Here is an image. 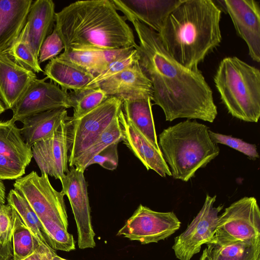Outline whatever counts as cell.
<instances>
[{
	"instance_id": "obj_1",
	"label": "cell",
	"mask_w": 260,
	"mask_h": 260,
	"mask_svg": "<svg viewBox=\"0 0 260 260\" xmlns=\"http://www.w3.org/2000/svg\"><path fill=\"white\" fill-rule=\"evenodd\" d=\"M132 24L139 45V63L150 80L152 101L162 110L166 120L181 118L213 122L217 115L213 92L202 72L175 60L165 49L159 34L121 6L117 8Z\"/></svg>"
},
{
	"instance_id": "obj_2",
	"label": "cell",
	"mask_w": 260,
	"mask_h": 260,
	"mask_svg": "<svg viewBox=\"0 0 260 260\" xmlns=\"http://www.w3.org/2000/svg\"><path fill=\"white\" fill-rule=\"evenodd\" d=\"M111 0L79 1L55 14L54 28L64 49H119L133 47V30Z\"/></svg>"
},
{
	"instance_id": "obj_3",
	"label": "cell",
	"mask_w": 260,
	"mask_h": 260,
	"mask_svg": "<svg viewBox=\"0 0 260 260\" xmlns=\"http://www.w3.org/2000/svg\"><path fill=\"white\" fill-rule=\"evenodd\" d=\"M221 10L212 0H183L158 34L165 49L192 71L221 43Z\"/></svg>"
},
{
	"instance_id": "obj_4",
	"label": "cell",
	"mask_w": 260,
	"mask_h": 260,
	"mask_svg": "<svg viewBox=\"0 0 260 260\" xmlns=\"http://www.w3.org/2000/svg\"><path fill=\"white\" fill-rule=\"evenodd\" d=\"M209 127L197 120L187 119L164 129L158 144L176 179L188 181L219 154L217 144L211 139Z\"/></svg>"
},
{
	"instance_id": "obj_5",
	"label": "cell",
	"mask_w": 260,
	"mask_h": 260,
	"mask_svg": "<svg viewBox=\"0 0 260 260\" xmlns=\"http://www.w3.org/2000/svg\"><path fill=\"white\" fill-rule=\"evenodd\" d=\"M13 186L26 199L36 214L50 246L55 250H75V241L68 231L64 194L54 188L48 175L41 173L40 176L32 171L16 179Z\"/></svg>"
},
{
	"instance_id": "obj_6",
	"label": "cell",
	"mask_w": 260,
	"mask_h": 260,
	"mask_svg": "<svg viewBox=\"0 0 260 260\" xmlns=\"http://www.w3.org/2000/svg\"><path fill=\"white\" fill-rule=\"evenodd\" d=\"M221 102L232 116L249 122L260 117V71L237 57L220 62L214 76Z\"/></svg>"
},
{
	"instance_id": "obj_7",
	"label": "cell",
	"mask_w": 260,
	"mask_h": 260,
	"mask_svg": "<svg viewBox=\"0 0 260 260\" xmlns=\"http://www.w3.org/2000/svg\"><path fill=\"white\" fill-rule=\"evenodd\" d=\"M258 241H260L258 205L254 197H245L233 203L219 215L214 234L209 242L223 244Z\"/></svg>"
},
{
	"instance_id": "obj_8",
	"label": "cell",
	"mask_w": 260,
	"mask_h": 260,
	"mask_svg": "<svg viewBox=\"0 0 260 260\" xmlns=\"http://www.w3.org/2000/svg\"><path fill=\"white\" fill-rule=\"evenodd\" d=\"M122 106L120 99L109 96L94 109L76 120H72L69 156L70 167L118 116Z\"/></svg>"
},
{
	"instance_id": "obj_9",
	"label": "cell",
	"mask_w": 260,
	"mask_h": 260,
	"mask_svg": "<svg viewBox=\"0 0 260 260\" xmlns=\"http://www.w3.org/2000/svg\"><path fill=\"white\" fill-rule=\"evenodd\" d=\"M181 222L173 211L158 212L140 205L117 235L142 244L157 243L178 230Z\"/></svg>"
},
{
	"instance_id": "obj_10",
	"label": "cell",
	"mask_w": 260,
	"mask_h": 260,
	"mask_svg": "<svg viewBox=\"0 0 260 260\" xmlns=\"http://www.w3.org/2000/svg\"><path fill=\"white\" fill-rule=\"evenodd\" d=\"M216 196L207 193L201 209L186 230L175 238L172 246L176 257L179 260H190L199 253L202 245L212 238L217 223L219 213L223 205L214 207Z\"/></svg>"
},
{
	"instance_id": "obj_11",
	"label": "cell",
	"mask_w": 260,
	"mask_h": 260,
	"mask_svg": "<svg viewBox=\"0 0 260 260\" xmlns=\"http://www.w3.org/2000/svg\"><path fill=\"white\" fill-rule=\"evenodd\" d=\"M72 119L68 117L50 137L31 147L32 157L41 173L60 181L69 171V153L72 139Z\"/></svg>"
},
{
	"instance_id": "obj_12",
	"label": "cell",
	"mask_w": 260,
	"mask_h": 260,
	"mask_svg": "<svg viewBox=\"0 0 260 260\" xmlns=\"http://www.w3.org/2000/svg\"><path fill=\"white\" fill-rule=\"evenodd\" d=\"M60 182L61 191L69 200L76 223L79 248H94L95 233L91 224L87 184L84 172L72 167Z\"/></svg>"
},
{
	"instance_id": "obj_13",
	"label": "cell",
	"mask_w": 260,
	"mask_h": 260,
	"mask_svg": "<svg viewBox=\"0 0 260 260\" xmlns=\"http://www.w3.org/2000/svg\"><path fill=\"white\" fill-rule=\"evenodd\" d=\"M47 78L33 80L12 109L10 120L15 123L29 116L58 108L72 107L67 90L47 82Z\"/></svg>"
},
{
	"instance_id": "obj_14",
	"label": "cell",
	"mask_w": 260,
	"mask_h": 260,
	"mask_svg": "<svg viewBox=\"0 0 260 260\" xmlns=\"http://www.w3.org/2000/svg\"><path fill=\"white\" fill-rule=\"evenodd\" d=\"M229 15L237 34L246 43L254 61H260V6L254 0L219 1Z\"/></svg>"
},
{
	"instance_id": "obj_15",
	"label": "cell",
	"mask_w": 260,
	"mask_h": 260,
	"mask_svg": "<svg viewBox=\"0 0 260 260\" xmlns=\"http://www.w3.org/2000/svg\"><path fill=\"white\" fill-rule=\"evenodd\" d=\"M96 88H100L109 96L125 100L150 98L153 89L150 80L143 71L139 61L120 72L103 80Z\"/></svg>"
},
{
	"instance_id": "obj_16",
	"label": "cell",
	"mask_w": 260,
	"mask_h": 260,
	"mask_svg": "<svg viewBox=\"0 0 260 260\" xmlns=\"http://www.w3.org/2000/svg\"><path fill=\"white\" fill-rule=\"evenodd\" d=\"M118 119L122 132V141L147 170H152L162 177L171 176L160 149H157L126 119L122 109Z\"/></svg>"
},
{
	"instance_id": "obj_17",
	"label": "cell",
	"mask_w": 260,
	"mask_h": 260,
	"mask_svg": "<svg viewBox=\"0 0 260 260\" xmlns=\"http://www.w3.org/2000/svg\"><path fill=\"white\" fill-rule=\"evenodd\" d=\"M37 78L33 71L19 65L0 51V98L7 110H12L30 83Z\"/></svg>"
},
{
	"instance_id": "obj_18",
	"label": "cell",
	"mask_w": 260,
	"mask_h": 260,
	"mask_svg": "<svg viewBox=\"0 0 260 260\" xmlns=\"http://www.w3.org/2000/svg\"><path fill=\"white\" fill-rule=\"evenodd\" d=\"M55 4L51 0H37L30 6L20 34L37 58L55 21Z\"/></svg>"
},
{
	"instance_id": "obj_19",
	"label": "cell",
	"mask_w": 260,
	"mask_h": 260,
	"mask_svg": "<svg viewBox=\"0 0 260 260\" xmlns=\"http://www.w3.org/2000/svg\"><path fill=\"white\" fill-rule=\"evenodd\" d=\"M183 0H115L141 22L159 34L171 13Z\"/></svg>"
},
{
	"instance_id": "obj_20",
	"label": "cell",
	"mask_w": 260,
	"mask_h": 260,
	"mask_svg": "<svg viewBox=\"0 0 260 260\" xmlns=\"http://www.w3.org/2000/svg\"><path fill=\"white\" fill-rule=\"evenodd\" d=\"M33 1L0 0V51L5 52L18 38Z\"/></svg>"
},
{
	"instance_id": "obj_21",
	"label": "cell",
	"mask_w": 260,
	"mask_h": 260,
	"mask_svg": "<svg viewBox=\"0 0 260 260\" xmlns=\"http://www.w3.org/2000/svg\"><path fill=\"white\" fill-rule=\"evenodd\" d=\"M68 116L67 109L61 108L39 113L23 119L20 133L30 148L36 143L50 137Z\"/></svg>"
},
{
	"instance_id": "obj_22",
	"label": "cell",
	"mask_w": 260,
	"mask_h": 260,
	"mask_svg": "<svg viewBox=\"0 0 260 260\" xmlns=\"http://www.w3.org/2000/svg\"><path fill=\"white\" fill-rule=\"evenodd\" d=\"M44 74L46 78L66 90L83 89L94 76L73 63L56 57L46 64Z\"/></svg>"
},
{
	"instance_id": "obj_23",
	"label": "cell",
	"mask_w": 260,
	"mask_h": 260,
	"mask_svg": "<svg viewBox=\"0 0 260 260\" xmlns=\"http://www.w3.org/2000/svg\"><path fill=\"white\" fill-rule=\"evenodd\" d=\"M151 99L147 98L122 102V109L130 122L157 149H160L152 111Z\"/></svg>"
},
{
	"instance_id": "obj_24",
	"label": "cell",
	"mask_w": 260,
	"mask_h": 260,
	"mask_svg": "<svg viewBox=\"0 0 260 260\" xmlns=\"http://www.w3.org/2000/svg\"><path fill=\"white\" fill-rule=\"evenodd\" d=\"M206 244L200 260H260V241Z\"/></svg>"
},
{
	"instance_id": "obj_25",
	"label": "cell",
	"mask_w": 260,
	"mask_h": 260,
	"mask_svg": "<svg viewBox=\"0 0 260 260\" xmlns=\"http://www.w3.org/2000/svg\"><path fill=\"white\" fill-rule=\"evenodd\" d=\"M0 154L26 167L32 158L31 148L23 141L20 128L10 119L0 121Z\"/></svg>"
},
{
	"instance_id": "obj_26",
	"label": "cell",
	"mask_w": 260,
	"mask_h": 260,
	"mask_svg": "<svg viewBox=\"0 0 260 260\" xmlns=\"http://www.w3.org/2000/svg\"><path fill=\"white\" fill-rule=\"evenodd\" d=\"M6 199L8 204L16 210L39 243L50 246L49 240L42 224L26 199L14 188L10 190Z\"/></svg>"
},
{
	"instance_id": "obj_27",
	"label": "cell",
	"mask_w": 260,
	"mask_h": 260,
	"mask_svg": "<svg viewBox=\"0 0 260 260\" xmlns=\"http://www.w3.org/2000/svg\"><path fill=\"white\" fill-rule=\"evenodd\" d=\"M122 132L118 116L95 142L75 161L73 167L84 172L90 160L109 145L122 141Z\"/></svg>"
},
{
	"instance_id": "obj_28",
	"label": "cell",
	"mask_w": 260,
	"mask_h": 260,
	"mask_svg": "<svg viewBox=\"0 0 260 260\" xmlns=\"http://www.w3.org/2000/svg\"><path fill=\"white\" fill-rule=\"evenodd\" d=\"M13 260H23L32 253L40 244L13 208Z\"/></svg>"
},
{
	"instance_id": "obj_29",
	"label": "cell",
	"mask_w": 260,
	"mask_h": 260,
	"mask_svg": "<svg viewBox=\"0 0 260 260\" xmlns=\"http://www.w3.org/2000/svg\"><path fill=\"white\" fill-rule=\"evenodd\" d=\"M58 57L73 63L94 77L107 68L96 49H67Z\"/></svg>"
},
{
	"instance_id": "obj_30",
	"label": "cell",
	"mask_w": 260,
	"mask_h": 260,
	"mask_svg": "<svg viewBox=\"0 0 260 260\" xmlns=\"http://www.w3.org/2000/svg\"><path fill=\"white\" fill-rule=\"evenodd\" d=\"M69 94L74 108L73 120L94 109L109 97L100 88L72 91Z\"/></svg>"
},
{
	"instance_id": "obj_31",
	"label": "cell",
	"mask_w": 260,
	"mask_h": 260,
	"mask_svg": "<svg viewBox=\"0 0 260 260\" xmlns=\"http://www.w3.org/2000/svg\"><path fill=\"white\" fill-rule=\"evenodd\" d=\"M16 63L35 73L43 72L39 59L21 34L5 52Z\"/></svg>"
},
{
	"instance_id": "obj_32",
	"label": "cell",
	"mask_w": 260,
	"mask_h": 260,
	"mask_svg": "<svg viewBox=\"0 0 260 260\" xmlns=\"http://www.w3.org/2000/svg\"><path fill=\"white\" fill-rule=\"evenodd\" d=\"M139 59L138 50L133 49L120 58L110 63L104 71L94 77L83 89L95 88L103 80L120 72L139 61Z\"/></svg>"
},
{
	"instance_id": "obj_33",
	"label": "cell",
	"mask_w": 260,
	"mask_h": 260,
	"mask_svg": "<svg viewBox=\"0 0 260 260\" xmlns=\"http://www.w3.org/2000/svg\"><path fill=\"white\" fill-rule=\"evenodd\" d=\"M13 209L8 204L0 205V243L13 258Z\"/></svg>"
},
{
	"instance_id": "obj_34",
	"label": "cell",
	"mask_w": 260,
	"mask_h": 260,
	"mask_svg": "<svg viewBox=\"0 0 260 260\" xmlns=\"http://www.w3.org/2000/svg\"><path fill=\"white\" fill-rule=\"evenodd\" d=\"M209 136L216 144H221L230 147L251 159L259 158L256 146L253 144L247 143L243 140L234 138L231 136L225 135L209 131Z\"/></svg>"
},
{
	"instance_id": "obj_35",
	"label": "cell",
	"mask_w": 260,
	"mask_h": 260,
	"mask_svg": "<svg viewBox=\"0 0 260 260\" xmlns=\"http://www.w3.org/2000/svg\"><path fill=\"white\" fill-rule=\"evenodd\" d=\"M64 49L63 41L54 28L52 33L46 37L42 45L38 58L39 63L56 57Z\"/></svg>"
},
{
	"instance_id": "obj_36",
	"label": "cell",
	"mask_w": 260,
	"mask_h": 260,
	"mask_svg": "<svg viewBox=\"0 0 260 260\" xmlns=\"http://www.w3.org/2000/svg\"><path fill=\"white\" fill-rule=\"evenodd\" d=\"M27 167L12 158L0 154V180H14L22 177Z\"/></svg>"
},
{
	"instance_id": "obj_37",
	"label": "cell",
	"mask_w": 260,
	"mask_h": 260,
	"mask_svg": "<svg viewBox=\"0 0 260 260\" xmlns=\"http://www.w3.org/2000/svg\"><path fill=\"white\" fill-rule=\"evenodd\" d=\"M117 145L114 143L109 145L90 160L88 166L97 164L107 170L116 169L118 164Z\"/></svg>"
},
{
	"instance_id": "obj_38",
	"label": "cell",
	"mask_w": 260,
	"mask_h": 260,
	"mask_svg": "<svg viewBox=\"0 0 260 260\" xmlns=\"http://www.w3.org/2000/svg\"><path fill=\"white\" fill-rule=\"evenodd\" d=\"M55 250L45 244H40L30 255L23 260H51Z\"/></svg>"
},
{
	"instance_id": "obj_39",
	"label": "cell",
	"mask_w": 260,
	"mask_h": 260,
	"mask_svg": "<svg viewBox=\"0 0 260 260\" xmlns=\"http://www.w3.org/2000/svg\"><path fill=\"white\" fill-rule=\"evenodd\" d=\"M6 187L2 180H0V205L5 204Z\"/></svg>"
},
{
	"instance_id": "obj_40",
	"label": "cell",
	"mask_w": 260,
	"mask_h": 260,
	"mask_svg": "<svg viewBox=\"0 0 260 260\" xmlns=\"http://www.w3.org/2000/svg\"><path fill=\"white\" fill-rule=\"evenodd\" d=\"M0 260H13L5 251L2 245L0 243Z\"/></svg>"
},
{
	"instance_id": "obj_41",
	"label": "cell",
	"mask_w": 260,
	"mask_h": 260,
	"mask_svg": "<svg viewBox=\"0 0 260 260\" xmlns=\"http://www.w3.org/2000/svg\"><path fill=\"white\" fill-rule=\"evenodd\" d=\"M6 108L0 98V115L5 112Z\"/></svg>"
},
{
	"instance_id": "obj_42",
	"label": "cell",
	"mask_w": 260,
	"mask_h": 260,
	"mask_svg": "<svg viewBox=\"0 0 260 260\" xmlns=\"http://www.w3.org/2000/svg\"><path fill=\"white\" fill-rule=\"evenodd\" d=\"M51 260H67V259H66L64 258H63L60 256H59L58 255H57L56 253H55L53 256H52V257L51 258Z\"/></svg>"
}]
</instances>
